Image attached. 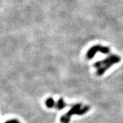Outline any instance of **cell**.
<instances>
[{
  "mask_svg": "<svg viewBox=\"0 0 123 123\" xmlns=\"http://www.w3.org/2000/svg\"><path fill=\"white\" fill-rule=\"evenodd\" d=\"M97 52H100L103 54H108L111 52L110 49L107 47L105 46L99 45H96L92 47L91 49H89V50L87 52L86 57L89 60H91L93 58Z\"/></svg>",
  "mask_w": 123,
  "mask_h": 123,
  "instance_id": "3957f363",
  "label": "cell"
},
{
  "mask_svg": "<svg viewBox=\"0 0 123 123\" xmlns=\"http://www.w3.org/2000/svg\"><path fill=\"white\" fill-rule=\"evenodd\" d=\"M5 123H19L18 120L13 119L8 120V121H6L5 122Z\"/></svg>",
  "mask_w": 123,
  "mask_h": 123,
  "instance_id": "5b68a950",
  "label": "cell"
},
{
  "mask_svg": "<svg viewBox=\"0 0 123 123\" xmlns=\"http://www.w3.org/2000/svg\"><path fill=\"white\" fill-rule=\"evenodd\" d=\"M90 110L89 105H84L81 104L74 105L67 113L64 114L60 119V123H69L71 116L73 115H84Z\"/></svg>",
  "mask_w": 123,
  "mask_h": 123,
  "instance_id": "7a4b0ae2",
  "label": "cell"
},
{
  "mask_svg": "<svg viewBox=\"0 0 123 123\" xmlns=\"http://www.w3.org/2000/svg\"><path fill=\"white\" fill-rule=\"evenodd\" d=\"M45 104L48 108H55L58 110H62L67 105L62 98H60L57 101H55L52 98H49L46 100Z\"/></svg>",
  "mask_w": 123,
  "mask_h": 123,
  "instance_id": "277c9868",
  "label": "cell"
},
{
  "mask_svg": "<svg viewBox=\"0 0 123 123\" xmlns=\"http://www.w3.org/2000/svg\"><path fill=\"white\" fill-rule=\"evenodd\" d=\"M121 58L117 55H109L102 60L97 61L94 63V67L96 68V74L98 76H101L114 64L119 63Z\"/></svg>",
  "mask_w": 123,
  "mask_h": 123,
  "instance_id": "6da1fadb",
  "label": "cell"
}]
</instances>
